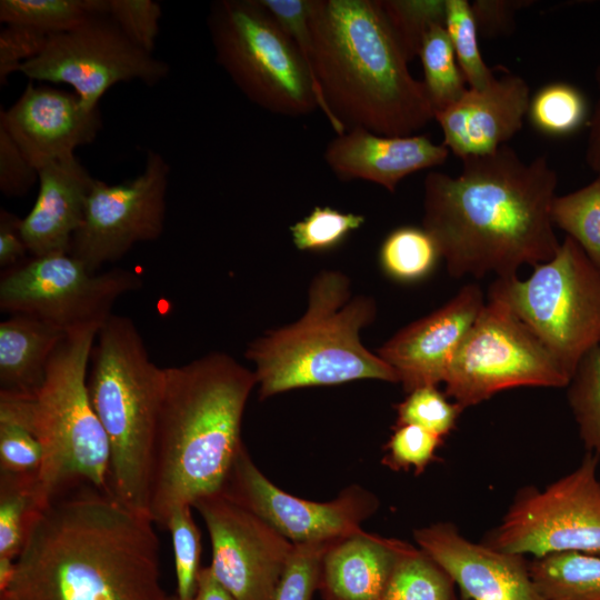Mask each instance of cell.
Returning a JSON list of instances; mask_svg holds the SVG:
<instances>
[{
    "instance_id": "cell-5",
    "label": "cell",
    "mask_w": 600,
    "mask_h": 600,
    "mask_svg": "<svg viewBox=\"0 0 600 600\" xmlns=\"http://www.w3.org/2000/svg\"><path fill=\"white\" fill-rule=\"evenodd\" d=\"M376 303L352 297L350 280L326 270L311 281L308 307L296 322L268 331L251 342L260 399L289 390L362 379L399 382L396 371L369 351L360 333L376 318Z\"/></svg>"
},
{
    "instance_id": "cell-11",
    "label": "cell",
    "mask_w": 600,
    "mask_h": 600,
    "mask_svg": "<svg viewBox=\"0 0 600 600\" xmlns=\"http://www.w3.org/2000/svg\"><path fill=\"white\" fill-rule=\"evenodd\" d=\"M599 463L598 456L586 452L577 468L544 489L519 490L482 542L533 558L560 552L600 556Z\"/></svg>"
},
{
    "instance_id": "cell-50",
    "label": "cell",
    "mask_w": 600,
    "mask_h": 600,
    "mask_svg": "<svg viewBox=\"0 0 600 600\" xmlns=\"http://www.w3.org/2000/svg\"><path fill=\"white\" fill-rule=\"evenodd\" d=\"M167 600H178V599H177V596H171V594H169L168 598H167Z\"/></svg>"
},
{
    "instance_id": "cell-14",
    "label": "cell",
    "mask_w": 600,
    "mask_h": 600,
    "mask_svg": "<svg viewBox=\"0 0 600 600\" xmlns=\"http://www.w3.org/2000/svg\"><path fill=\"white\" fill-rule=\"evenodd\" d=\"M169 174L164 158L149 150L133 179L113 184L96 179L69 253L98 272L136 243L157 240L164 229Z\"/></svg>"
},
{
    "instance_id": "cell-8",
    "label": "cell",
    "mask_w": 600,
    "mask_h": 600,
    "mask_svg": "<svg viewBox=\"0 0 600 600\" xmlns=\"http://www.w3.org/2000/svg\"><path fill=\"white\" fill-rule=\"evenodd\" d=\"M489 299L504 302L570 380L582 358L600 344V270L569 236L529 278H497Z\"/></svg>"
},
{
    "instance_id": "cell-13",
    "label": "cell",
    "mask_w": 600,
    "mask_h": 600,
    "mask_svg": "<svg viewBox=\"0 0 600 600\" xmlns=\"http://www.w3.org/2000/svg\"><path fill=\"white\" fill-rule=\"evenodd\" d=\"M19 72L31 80L69 84L88 109H97L114 84L139 80L153 86L167 77L169 66L136 46L104 13L50 36L41 53Z\"/></svg>"
},
{
    "instance_id": "cell-28",
    "label": "cell",
    "mask_w": 600,
    "mask_h": 600,
    "mask_svg": "<svg viewBox=\"0 0 600 600\" xmlns=\"http://www.w3.org/2000/svg\"><path fill=\"white\" fill-rule=\"evenodd\" d=\"M418 57L423 70L422 82L436 114L456 103L469 88L444 24L430 28Z\"/></svg>"
},
{
    "instance_id": "cell-2",
    "label": "cell",
    "mask_w": 600,
    "mask_h": 600,
    "mask_svg": "<svg viewBox=\"0 0 600 600\" xmlns=\"http://www.w3.org/2000/svg\"><path fill=\"white\" fill-rule=\"evenodd\" d=\"M156 523L93 487L36 513L0 600H167Z\"/></svg>"
},
{
    "instance_id": "cell-9",
    "label": "cell",
    "mask_w": 600,
    "mask_h": 600,
    "mask_svg": "<svg viewBox=\"0 0 600 600\" xmlns=\"http://www.w3.org/2000/svg\"><path fill=\"white\" fill-rule=\"evenodd\" d=\"M208 27L217 62L253 103L289 117L318 108L293 40L258 0L213 2Z\"/></svg>"
},
{
    "instance_id": "cell-19",
    "label": "cell",
    "mask_w": 600,
    "mask_h": 600,
    "mask_svg": "<svg viewBox=\"0 0 600 600\" xmlns=\"http://www.w3.org/2000/svg\"><path fill=\"white\" fill-rule=\"evenodd\" d=\"M417 547L438 562L471 600H543L524 556L476 543L450 522L414 530Z\"/></svg>"
},
{
    "instance_id": "cell-40",
    "label": "cell",
    "mask_w": 600,
    "mask_h": 600,
    "mask_svg": "<svg viewBox=\"0 0 600 600\" xmlns=\"http://www.w3.org/2000/svg\"><path fill=\"white\" fill-rule=\"evenodd\" d=\"M443 438L416 424L394 426V431L386 444L382 463L394 471L414 470L422 473L436 459V451Z\"/></svg>"
},
{
    "instance_id": "cell-7",
    "label": "cell",
    "mask_w": 600,
    "mask_h": 600,
    "mask_svg": "<svg viewBox=\"0 0 600 600\" xmlns=\"http://www.w3.org/2000/svg\"><path fill=\"white\" fill-rule=\"evenodd\" d=\"M90 362L87 386L108 439L110 492L149 517L164 368L152 362L133 321L117 314L99 330Z\"/></svg>"
},
{
    "instance_id": "cell-49",
    "label": "cell",
    "mask_w": 600,
    "mask_h": 600,
    "mask_svg": "<svg viewBox=\"0 0 600 600\" xmlns=\"http://www.w3.org/2000/svg\"><path fill=\"white\" fill-rule=\"evenodd\" d=\"M16 570V559L0 557V592L11 582Z\"/></svg>"
},
{
    "instance_id": "cell-21",
    "label": "cell",
    "mask_w": 600,
    "mask_h": 600,
    "mask_svg": "<svg viewBox=\"0 0 600 600\" xmlns=\"http://www.w3.org/2000/svg\"><path fill=\"white\" fill-rule=\"evenodd\" d=\"M449 152L428 136L389 137L352 128L328 142L323 158L340 180L361 179L394 192L402 179L442 164Z\"/></svg>"
},
{
    "instance_id": "cell-3",
    "label": "cell",
    "mask_w": 600,
    "mask_h": 600,
    "mask_svg": "<svg viewBox=\"0 0 600 600\" xmlns=\"http://www.w3.org/2000/svg\"><path fill=\"white\" fill-rule=\"evenodd\" d=\"M309 24L321 111L336 134L406 137L434 120L379 0H310Z\"/></svg>"
},
{
    "instance_id": "cell-32",
    "label": "cell",
    "mask_w": 600,
    "mask_h": 600,
    "mask_svg": "<svg viewBox=\"0 0 600 600\" xmlns=\"http://www.w3.org/2000/svg\"><path fill=\"white\" fill-rule=\"evenodd\" d=\"M36 476L0 472V557L17 559L33 517Z\"/></svg>"
},
{
    "instance_id": "cell-16",
    "label": "cell",
    "mask_w": 600,
    "mask_h": 600,
    "mask_svg": "<svg viewBox=\"0 0 600 600\" xmlns=\"http://www.w3.org/2000/svg\"><path fill=\"white\" fill-rule=\"evenodd\" d=\"M212 549L210 568L236 600H272L293 543L221 493L199 499Z\"/></svg>"
},
{
    "instance_id": "cell-36",
    "label": "cell",
    "mask_w": 600,
    "mask_h": 600,
    "mask_svg": "<svg viewBox=\"0 0 600 600\" xmlns=\"http://www.w3.org/2000/svg\"><path fill=\"white\" fill-rule=\"evenodd\" d=\"M362 214L342 212L331 207H314L290 227L292 242L302 251H326L339 246L350 232L364 223Z\"/></svg>"
},
{
    "instance_id": "cell-39",
    "label": "cell",
    "mask_w": 600,
    "mask_h": 600,
    "mask_svg": "<svg viewBox=\"0 0 600 600\" xmlns=\"http://www.w3.org/2000/svg\"><path fill=\"white\" fill-rule=\"evenodd\" d=\"M332 541L293 543L272 600H311L323 554Z\"/></svg>"
},
{
    "instance_id": "cell-26",
    "label": "cell",
    "mask_w": 600,
    "mask_h": 600,
    "mask_svg": "<svg viewBox=\"0 0 600 600\" xmlns=\"http://www.w3.org/2000/svg\"><path fill=\"white\" fill-rule=\"evenodd\" d=\"M108 11V0H1L0 21L48 36L70 31Z\"/></svg>"
},
{
    "instance_id": "cell-44",
    "label": "cell",
    "mask_w": 600,
    "mask_h": 600,
    "mask_svg": "<svg viewBox=\"0 0 600 600\" xmlns=\"http://www.w3.org/2000/svg\"><path fill=\"white\" fill-rule=\"evenodd\" d=\"M38 180V170L31 166L22 151L0 128V191L6 197L28 193Z\"/></svg>"
},
{
    "instance_id": "cell-43",
    "label": "cell",
    "mask_w": 600,
    "mask_h": 600,
    "mask_svg": "<svg viewBox=\"0 0 600 600\" xmlns=\"http://www.w3.org/2000/svg\"><path fill=\"white\" fill-rule=\"evenodd\" d=\"M50 36L36 29L7 24L0 32V84L44 49Z\"/></svg>"
},
{
    "instance_id": "cell-24",
    "label": "cell",
    "mask_w": 600,
    "mask_h": 600,
    "mask_svg": "<svg viewBox=\"0 0 600 600\" xmlns=\"http://www.w3.org/2000/svg\"><path fill=\"white\" fill-rule=\"evenodd\" d=\"M66 333L34 317L13 313L0 322V392L33 394Z\"/></svg>"
},
{
    "instance_id": "cell-42",
    "label": "cell",
    "mask_w": 600,
    "mask_h": 600,
    "mask_svg": "<svg viewBox=\"0 0 600 600\" xmlns=\"http://www.w3.org/2000/svg\"><path fill=\"white\" fill-rule=\"evenodd\" d=\"M107 14L136 46L152 53L161 6L151 0H108Z\"/></svg>"
},
{
    "instance_id": "cell-38",
    "label": "cell",
    "mask_w": 600,
    "mask_h": 600,
    "mask_svg": "<svg viewBox=\"0 0 600 600\" xmlns=\"http://www.w3.org/2000/svg\"><path fill=\"white\" fill-rule=\"evenodd\" d=\"M396 410V426L416 424L444 438L453 430L463 409L450 402L436 386H427L408 392Z\"/></svg>"
},
{
    "instance_id": "cell-48",
    "label": "cell",
    "mask_w": 600,
    "mask_h": 600,
    "mask_svg": "<svg viewBox=\"0 0 600 600\" xmlns=\"http://www.w3.org/2000/svg\"><path fill=\"white\" fill-rule=\"evenodd\" d=\"M192 600H236V598L218 581L208 566L200 569Z\"/></svg>"
},
{
    "instance_id": "cell-45",
    "label": "cell",
    "mask_w": 600,
    "mask_h": 600,
    "mask_svg": "<svg viewBox=\"0 0 600 600\" xmlns=\"http://www.w3.org/2000/svg\"><path fill=\"white\" fill-rule=\"evenodd\" d=\"M532 3L524 0H476L471 3L476 23L483 37L506 36L513 30L516 13Z\"/></svg>"
},
{
    "instance_id": "cell-23",
    "label": "cell",
    "mask_w": 600,
    "mask_h": 600,
    "mask_svg": "<svg viewBox=\"0 0 600 600\" xmlns=\"http://www.w3.org/2000/svg\"><path fill=\"white\" fill-rule=\"evenodd\" d=\"M409 543L359 529L326 550L318 590L323 600H382L392 569Z\"/></svg>"
},
{
    "instance_id": "cell-22",
    "label": "cell",
    "mask_w": 600,
    "mask_h": 600,
    "mask_svg": "<svg viewBox=\"0 0 600 600\" xmlns=\"http://www.w3.org/2000/svg\"><path fill=\"white\" fill-rule=\"evenodd\" d=\"M94 180L76 156L38 170V196L21 222V234L32 257L70 252Z\"/></svg>"
},
{
    "instance_id": "cell-33",
    "label": "cell",
    "mask_w": 600,
    "mask_h": 600,
    "mask_svg": "<svg viewBox=\"0 0 600 600\" xmlns=\"http://www.w3.org/2000/svg\"><path fill=\"white\" fill-rule=\"evenodd\" d=\"M567 390L580 439L600 460V344L582 358Z\"/></svg>"
},
{
    "instance_id": "cell-46",
    "label": "cell",
    "mask_w": 600,
    "mask_h": 600,
    "mask_svg": "<svg viewBox=\"0 0 600 600\" xmlns=\"http://www.w3.org/2000/svg\"><path fill=\"white\" fill-rule=\"evenodd\" d=\"M22 219L6 209L0 210V266L9 269L29 252L21 234Z\"/></svg>"
},
{
    "instance_id": "cell-12",
    "label": "cell",
    "mask_w": 600,
    "mask_h": 600,
    "mask_svg": "<svg viewBox=\"0 0 600 600\" xmlns=\"http://www.w3.org/2000/svg\"><path fill=\"white\" fill-rule=\"evenodd\" d=\"M141 287L140 276L130 269L91 272L70 253H51L6 269L0 310L34 317L68 333L101 328L116 301Z\"/></svg>"
},
{
    "instance_id": "cell-35",
    "label": "cell",
    "mask_w": 600,
    "mask_h": 600,
    "mask_svg": "<svg viewBox=\"0 0 600 600\" xmlns=\"http://www.w3.org/2000/svg\"><path fill=\"white\" fill-rule=\"evenodd\" d=\"M379 4L408 61L419 56L430 28L444 24L446 0H379Z\"/></svg>"
},
{
    "instance_id": "cell-4",
    "label": "cell",
    "mask_w": 600,
    "mask_h": 600,
    "mask_svg": "<svg viewBox=\"0 0 600 600\" xmlns=\"http://www.w3.org/2000/svg\"><path fill=\"white\" fill-rule=\"evenodd\" d=\"M256 386L253 371L223 352L164 368L148 509L156 524L221 492L244 446L242 417Z\"/></svg>"
},
{
    "instance_id": "cell-1",
    "label": "cell",
    "mask_w": 600,
    "mask_h": 600,
    "mask_svg": "<svg viewBox=\"0 0 600 600\" xmlns=\"http://www.w3.org/2000/svg\"><path fill=\"white\" fill-rule=\"evenodd\" d=\"M461 161L458 176L434 171L423 182L422 227L450 276L509 278L549 261L560 243L551 218L558 176L547 157L523 161L503 144Z\"/></svg>"
},
{
    "instance_id": "cell-30",
    "label": "cell",
    "mask_w": 600,
    "mask_h": 600,
    "mask_svg": "<svg viewBox=\"0 0 600 600\" xmlns=\"http://www.w3.org/2000/svg\"><path fill=\"white\" fill-rule=\"evenodd\" d=\"M527 116L537 131L559 138L572 134L586 123L588 106L573 84L550 82L531 96Z\"/></svg>"
},
{
    "instance_id": "cell-10",
    "label": "cell",
    "mask_w": 600,
    "mask_h": 600,
    "mask_svg": "<svg viewBox=\"0 0 600 600\" xmlns=\"http://www.w3.org/2000/svg\"><path fill=\"white\" fill-rule=\"evenodd\" d=\"M570 377L502 301L489 299L450 362L446 394L462 409L517 387L567 388Z\"/></svg>"
},
{
    "instance_id": "cell-27",
    "label": "cell",
    "mask_w": 600,
    "mask_h": 600,
    "mask_svg": "<svg viewBox=\"0 0 600 600\" xmlns=\"http://www.w3.org/2000/svg\"><path fill=\"white\" fill-rule=\"evenodd\" d=\"M454 586L438 562L409 543L392 569L382 600H458Z\"/></svg>"
},
{
    "instance_id": "cell-47",
    "label": "cell",
    "mask_w": 600,
    "mask_h": 600,
    "mask_svg": "<svg viewBox=\"0 0 600 600\" xmlns=\"http://www.w3.org/2000/svg\"><path fill=\"white\" fill-rule=\"evenodd\" d=\"M594 79L599 96L594 110L589 119V132L586 144V161L589 168L600 176V63L596 69Z\"/></svg>"
},
{
    "instance_id": "cell-29",
    "label": "cell",
    "mask_w": 600,
    "mask_h": 600,
    "mask_svg": "<svg viewBox=\"0 0 600 600\" xmlns=\"http://www.w3.org/2000/svg\"><path fill=\"white\" fill-rule=\"evenodd\" d=\"M441 253L433 237L423 228L402 226L383 240L379 262L383 272L399 282L424 279L437 266Z\"/></svg>"
},
{
    "instance_id": "cell-31",
    "label": "cell",
    "mask_w": 600,
    "mask_h": 600,
    "mask_svg": "<svg viewBox=\"0 0 600 600\" xmlns=\"http://www.w3.org/2000/svg\"><path fill=\"white\" fill-rule=\"evenodd\" d=\"M551 218L600 270V176L581 189L556 196Z\"/></svg>"
},
{
    "instance_id": "cell-41",
    "label": "cell",
    "mask_w": 600,
    "mask_h": 600,
    "mask_svg": "<svg viewBox=\"0 0 600 600\" xmlns=\"http://www.w3.org/2000/svg\"><path fill=\"white\" fill-rule=\"evenodd\" d=\"M42 459L41 443L31 430L0 413V472L37 477Z\"/></svg>"
},
{
    "instance_id": "cell-6",
    "label": "cell",
    "mask_w": 600,
    "mask_h": 600,
    "mask_svg": "<svg viewBox=\"0 0 600 600\" xmlns=\"http://www.w3.org/2000/svg\"><path fill=\"white\" fill-rule=\"evenodd\" d=\"M100 329L88 327L66 333L36 393L0 392V413L29 428L43 450L34 486L39 511L81 487L111 493L108 439L87 386L90 357Z\"/></svg>"
},
{
    "instance_id": "cell-18",
    "label": "cell",
    "mask_w": 600,
    "mask_h": 600,
    "mask_svg": "<svg viewBox=\"0 0 600 600\" xmlns=\"http://www.w3.org/2000/svg\"><path fill=\"white\" fill-rule=\"evenodd\" d=\"M101 127L98 108L88 109L77 93L31 82L9 109L0 111V128L37 170L74 156Z\"/></svg>"
},
{
    "instance_id": "cell-37",
    "label": "cell",
    "mask_w": 600,
    "mask_h": 600,
    "mask_svg": "<svg viewBox=\"0 0 600 600\" xmlns=\"http://www.w3.org/2000/svg\"><path fill=\"white\" fill-rule=\"evenodd\" d=\"M190 506L174 509L166 529L171 534L177 577V599L192 600L200 572L201 540Z\"/></svg>"
},
{
    "instance_id": "cell-34",
    "label": "cell",
    "mask_w": 600,
    "mask_h": 600,
    "mask_svg": "<svg viewBox=\"0 0 600 600\" xmlns=\"http://www.w3.org/2000/svg\"><path fill=\"white\" fill-rule=\"evenodd\" d=\"M444 28L469 88L487 87L496 74L481 54L471 3L467 0H446Z\"/></svg>"
},
{
    "instance_id": "cell-17",
    "label": "cell",
    "mask_w": 600,
    "mask_h": 600,
    "mask_svg": "<svg viewBox=\"0 0 600 600\" xmlns=\"http://www.w3.org/2000/svg\"><path fill=\"white\" fill-rule=\"evenodd\" d=\"M484 306L480 287L469 283L432 313L406 326L378 354L408 393L444 382L448 368Z\"/></svg>"
},
{
    "instance_id": "cell-15",
    "label": "cell",
    "mask_w": 600,
    "mask_h": 600,
    "mask_svg": "<svg viewBox=\"0 0 600 600\" xmlns=\"http://www.w3.org/2000/svg\"><path fill=\"white\" fill-rule=\"evenodd\" d=\"M220 493L258 516L292 543L346 537L361 529V523L379 508V499L357 484L328 502L287 493L259 470L246 446L237 454Z\"/></svg>"
},
{
    "instance_id": "cell-25",
    "label": "cell",
    "mask_w": 600,
    "mask_h": 600,
    "mask_svg": "<svg viewBox=\"0 0 600 600\" xmlns=\"http://www.w3.org/2000/svg\"><path fill=\"white\" fill-rule=\"evenodd\" d=\"M543 600H600V556L560 552L529 561Z\"/></svg>"
},
{
    "instance_id": "cell-20",
    "label": "cell",
    "mask_w": 600,
    "mask_h": 600,
    "mask_svg": "<svg viewBox=\"0 0 600 600\" xmlns=\"http://www.w3.org/2000/svg\"><path fill=\"white\" fill-rule=\"evenodd\" d=\"M530 98L527 81L511 72L496 76L482 89L468 88L434 114L443 144L460 160L494 152L521 130Z\"/></svg>"
}]
</instances>
